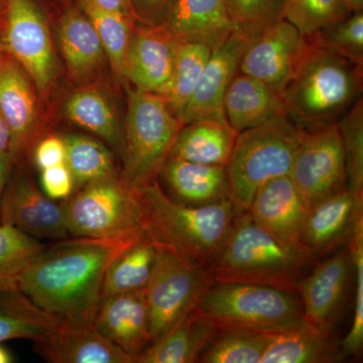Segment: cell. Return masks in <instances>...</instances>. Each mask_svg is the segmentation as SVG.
I'll return each mask as SVG.
<instances>
[{"instance_id":"cell-1","label":"cell","mask_w":363,"mask_h":363,"mask_svg":"<svg viewBox=\"0 0 363 363\" xmlns=\"http://www.w3.org/2000/svg\"><path fill=\"white\" fill-rule=\"evenodd\" d=\"M143 235L64 238L40 250L21 274L18 290L59 319L91 322L107 269Z\"/></svg>"},{"instance_id":"cell-2","label":"cell","mask_w":363,"mask_h":363,"mask_svg":"<svg viewBox=\"0 0 363 363\" xmlns=\"http://www.w3.org/2000/svg\"><path fill=\"white\" fill-rule=\"evenodd\" d=\"M133 189L145 236L191 266L207 269L235 218L230 199L190 206L172 200L157 181Z\"/></svg>"},{"instance_id":"cell-3","label":"cell","mask_w":363,"mask_h":363,"mask_svg":"<svg viewBox=\"0 0 363 363\" xmlns=\"http://www.w3.org/2000/svg\"><path fill=\"white\" fill-rule=\"evenodd\" d=\"M315 260L304 245L279 240L247 211L236 215L220 252L205 271L210 284H255L298 294Z\"/></svg>"},{"instance_id":"cell-4","label":"cell","mask_w":363,"mask_h":363,"mask_svg":"<svg viewBox=\"0 0 363 363\" xmlns=\"http://www.w3.org/2000/svg\"><path fill=\"white\" fill-rule=\"evenodd\" d=\"M363 67L307 42L281 92L286 116L298 128L337 123L362 97Z\"/></svg>"},{"instance_id":"cell-5","label":"cell","mask_w":363,"mask_h":363,"mask_svg":"<svg viewBox=\"0 0 363 363\" xmlns=\"http://www.w3.org/2000/svg\"><path fill=\"white\" fill-rule=\"evenodd\" d=\"M301 128L281 116L238 133L226 175L236 215L250 209L255 193L278 177L290 175Z\"/></svg>"},{"instance_id":"cell-6","label":"cell","mask_w":363,"mask_h":363,"mask_svg":"<svg viewBox=\"0 0 363 363\" xmlns=\"http://www.w3.org/2000/svg\"><path fill=\"white\" fill-rule=\"evenodd\" d=\"M182 125L162 95L128 91L121 140L123 169L121 178L126 185L138 188L157 181Z\"/></svg>"},{"instance_id":"cell-7","label":"cell","mask_w":363,"mask_h":363,"mask_svg":"<svg viewBox=\"0 0 363 363\" xmlns=\"http://www.w3.org/2000/svg\"><path fill=\"white\" fill-rule=\"evenodd\" d=\"M196 309L220 329L274 333L304 321L298 294L255 284H209Z\"/></svg>"},{"instance_id":"cell-8","label":"cell","mask_w":363,"mask_h":363,"mask_svg":"<svg viewBox=\"0 0 363 363\" xmlns=\"http://www.w3.org/2000/svg\"><path fill=\"white\" fill-rule=\"evenodd\" d=\"M69 235L114 238L142 235L135 191L116 175L87 184L61 202Z\"/></svg>"},{"instance_id":"cell-9","label":"cell","mask_w":363,"mask_h":363,"mask_svg":"<svg viewBox=\"0 0 363 363\" xmlns=\"http://www.w3.org/2000/svg\"><path fill=\"white\" fill-rule=\"evenodd\" d=\"M209 284L205 269L191 266L176 253L157 247L152 274L145 286L152 343L194 309Z\"/></svg>"},{"instance_id":"cell-10","label":"cell","mask_w":363,"mask_h":363,"mask_svg":"<svg viewBox=\"0 0 363 363\" xmlns=\"http://www.w3.org/2000/svg\"><path fill=\"white\" fill-rule=\"evenodd\" d=\"M290 177L309 208L347 189L345 154L337 123L301 128Z\"/></svg>"},{"instance_id":"cell-11","label":"cell","mask_w":363,"mask_h":363,"mask_svg":"<svg viewBox=\"0 0 363 363\" xmlns=\"http://www.w3.org/2000/svg\"><path fill=\"white\" fill-rule=\"evenodd\" d=\"M2 45L40 93L50 90L57 74L49 28L35 0H6Z\"/></svg>"},{"instance_id":"cell-12","label":"cell","mask_w":363,"mask_h":363,"mask_svg":"<svg viewBox=\"0 0 363 363\" xmlns=\"http://www.w3.org/2000/svg\"><path fill=\"white\" fill-rule=\"evenodd\" d=\"M307 47L300 30L286 18L250 40L240 72L262 81L281 94Z\"/></svg>"},{"instance_id":"cell-13","label":"cell","mask_w":363,"mask_h":363,"mask_svg":"<svg viewBox=\"0 0 363 363\" xmlns=\"http://www.w3.org/2000/svg\"><path fill=\"white\" fill-rule=\"evenodd\" d=\"M0 223L38 240L69 236L61 203L48 197L26 175L9 176L0 205Z\"/></svg>"},{"instance_id":"cell-14","label":"cell","mask_w":363,"mask_h":363,"mask_svg":"<svg viewBox=\"0 0 363 363\" xmlns=\"http://www.w3.org/2000/svg\"><path fill=\"white\" fill-rule=\"evenodd\" d=\"M352 269L347 247L318 264L298 283L305 321L326 337L342 310Z\"/></svg>"},{"instance_id":"cell-15","label":"cell","mask_w":363,"mask_h":363,"mask_svg":"<svg viewBox=\"0 0 363 363\" xmlns=\"http://www.w3.org/2000/svg\"><path fill=\"white\" fill-rule=\"evenodd\" d=\"M178 40L160 23L133 30L125 78L135 89L166 97L171 85Z\"/></svg>"},{"instance_id":"cell-16","label":"cell","mask_w":363,"mask_h":363,"mask_svg":"<svg viewBox=\"0 0 363 363\" xmlns=\"http://www.w3.org/2000/svg\"><path fill=\"white\" fill-rule=\"evenodd\" d=\"M92 323L102 336L135 360L152 343L145 288L100 298Z\"/></svg>"},{"instance_id":"cell-17","label":"cell","mask_w":363,"mask_h":363,"mask_svg":"<svg viewBox=\"0 0 363 363\" xmlns=\"http://www.w3.org/2000/svg\"><path fill=\"white\" fill-rule=\"evenodd\" d=\"M33 342L40 357L52 363H135L102 336L92 321L59 319L52 330Z\"/></svg>"},{"instance_id":"cell-18","label":"cell","mask_w":363,"mask_h":363,"mask_svg":"<svg viewBox=\"0 0 363 363\" xmlns=\"http://www.w3.org/2000/svg\"><path fill=\"white\" fill-rule=\"evenodd\" d=\"M250 40L233 30L215 45L194 93L179 116L182 124L203 117L224 116V95L240 72L241 57Z\"/></svg>"},{"instance_id":"cell-19","label":"cell","mask_w":363,"mask_h":363,"mask_svg":"<svg viewBox=\"0 0 363 363\" xmlns=\"http://www.w3.org/2000/svg\"><path fill=\"white\" fill-rule=\"evenodd\" d=\"M0 113L9 133V152L21 161L38 133V109L32 80L13 58L0 61Z\"/></svg>"},{"instance_id":"cell-20","label":"cell","mask_w":363,"mask_h":363,"mask_svg":"<svg viewBox=\"0 0 363 363\" xmlns=\"http://www.w3.org/2000/svg\"><path fill=\"white\" fill-rule=\"evenodd\" d=\"M310 208L290 175L272 179L255 193L248 212L253 221L286 242L302 245Z\"/></svg>"},{"instance_id":"cell-21","label":"cell","mask_w":363,"mask_h":363,"mask_svg":"<svg viewBox=\"0 0 363 363\" xmlns=\"http://www.w3.org/2000/svg\"><path fill=\"white\" fill-rule=\"evenodd\" d=\"M363 217V201L350 190L340 191L310 208L302 245L316 259L350 240L358 219Z\"/></svg>"},{"instance_id":"cell-22","label":"cell","mask_w":363,"mask_h":363,"mask_svg":"<svg viewBox=\"0 0 363 363\" xmlns=\"http://www.w3.org/2000/svg\"><path fill=\"white\" fill-rule=\"evenodd\" d=\"M167 195L190 206H206L229 199L225 167L198 164L169 156L160 172Z\"/></svg>"},{"instance_id":"cell-23","label":"cell","mask_w":363,"mask_h":363,"mask_svg":"<svg viewBox=\"0 0 363 363\" xmlns=\"http://www.w3.org/2000/svg\"><path fill=\"white\" fill-rule=\"evenodd\" d=\"M219 330L216 322L195 307L136 357L135 363L199 362L203 351Z\"/></svg>"},{"instance_id":"cell-24","label":"cell","mask_w":363,"mask_h":363,"mask_svg":"<svg viewBox=\"0 0 363 363\" xmlns=\"http://www.w3.org/2000/svg\"><path fill=\"white\" fill-rule=\"evenodd\" d=\"M238 133L225 116L195 119L182 125L169 156L226 167Z\"/></svg>"},{"instance_id":"cell-25","label":"cell","mask_w":363,"mask_h":363,"mask_svg":"<svg viewBox=\"0 0 363 363\" xmlns=\"http://www.w3.org/2000/svg\"><path fill=\"white\" fill-rule=\"evenodd\" d=\"M223 112L228 123L238 133L259 125L274 117L286 116L279 93L241 72L236 74L227 88Z\"/></svg>"},{"instance_id":"cell-26","label":"cell","mask_w":363,"mask_h":363,"mask_svg":"<svg viewBox=\"0 0 363 363\" xmlns=\"http://www.w3.org/2000/svg\"><path fill=\"white\" fill-rule=\"evenodd\" d=\"M160 25L177 40H206L214 44L233 32L226 0H173Z\"/></svg>"},{"instance_id":"cell-27","label":"cell","mask_w":363,"mask_h":363,"mask_svg":"<svg viewBox=\"0 0 363 363\" xmlns=\"http://www.w3.org/2000/svg\"><path fill=\"white\" fill-rule=\"evenodd\" d=\"M62 52L74 78L90 77L101 66L104 45L96 30L86 14L76 9L67 11L59 26Z\"/></svg>"},{"instance_id":"cell-28","label":"cell","mask_w":363,"mask_h":363,"mask_svg":"<svg viewBox=\"0 0 363 363\" xmlns=\"http://www.w3.org/2000/svg\"><path fill=\"white\" fill-rule=\"evenodd\" d=\"M322 335L307 322L302 321L285 330L274 332L260 363H321L339 357Z\"/></svg>"},{"instance_id":"cell-29","label":"cell","mask_w":363,"mask_h":363,"mask_svg":"<svg viewBox=\"0 0 363 363\" xmlns=\"http://www.w3.org/2000/svg\"><path fill=\"white\" fill-rule=\"evenodd\" d=\"M58 321L59 318L40 309L18 289L0 290V343L13 339L37 340Z\"/></svg>"},{"instance_id":"cell-30","label":"cell","mask_w":363,"mask_h":363,"mask_svg":"<svg viewBox=\"0 0 363 363\" xmlns=\"http://www.w3.org/2000/svg\"><path fill=\"white\" fill-rule=\"evenodd\" d=\"M157 247L147 236L121 252L105 274L101 298L114 294L145 289L149 283Z\"/></svg>"},{"instance_id":"cell-31","label":"cell","mask_w":363,"mask_h":363,"mask_svg":"<svg viewBox=\"0 0 363 363\" xmlns=\"http://www.w3.org/2000/svg\"><path fill=\"white\" fill-rule=\"evenodd\" d=\"M216 45L206 40H178L171 85L164 97L178 118L194 93Z\"/></svg>"},{"instance_id":"cell-32","label":"cell","mask_w":363,"mask_h":363,"mask_svg":"<svg viewBox=\"0 0 363 363\" xmlns=\"http://www.w3.org/2000/svg\"><path fill=\"white\" fill-rule=\"evenodd\" d=\"M65 109L67 116L74 123L121 150L123 135L116 114L108 100L99 91H77L69 98Z\"/></svg>"},{"instance_id":"cell-33","label":"cell","mask_w":363,"mask_h":363,"mask_svg":"<svg viewBox=\"0 0 363 363\" xmlns=\"http://www.w3.org/2000/svg\"><path fill=\"white\" fill-rule=\"evenodd\" d=\"M272 333L248 329H220L203 351L199 362L260 363Z\"/></svg>"},{"instance_id":"cell-34","label":"cell","mask_w":363,"mask_h":363,"mask_svg":"<svg viewBox=\"0 0 363 363\" xmlns=\"http://www.w3.org/2000/svg\"><path fill=\"white\" fill-rule=\"evenodd\" d=\"M63 140L66 164L77 187L116 175L113 157L104 143L82 135H68Z\"/></svg>"},{"instance_id":"cell-35","label":"cell","mask_w":363,"mask_h":363,"mask_svg":"<svg viewBox=\"0 0 363 363\" xmlns=\"http://www.w3.org/2000/svg\"><path fill=\"white\" fill-rule=\"evenodd\" d=\"M79 2L96 30L112 70L117 78H125L126 58L133 35L130 18L105 11L91 0H79Z\"/></svg>"},{"instance_id":"cell-36","label":"cell","mask_w":363,"mask_h":363,"mask_svg":"<svg viewBox=\"0 0 363 363\" xmlns=\"http://www.w3.org/2000/svg\"><path fill=\"white\" fill-rule=\"evenodd\" d=\"M44 247L40 240L0 223V290L18 289L21 274Z\"/></svg>"},{"instance_id":"cell-37","label":"cell","mask_w":363,"mask_h":363,"mask_svg":"<svg viewBox=\"0 0 363 363\" xmlns=\"http://www.w3.org/2000/svg\"><path fill=\"white\" fill-rule=\"evenodd\" d=\"M286 0H226L227 14L234 32L255 39L284 20Z\"/></svg>"},{"instance_id":"cell-38","label":"cell","mask_w":363,"mask_h":363,"mask_svg":"<svg viewBox=\"0 0 363 363\" xmlns=\"http://www.w3.org/2000/svg\"><path fill=\"white\" fill-rule=\"evenodd\" d=\"M306 40L363 67V11L350 13Z\"/></svg>"},{"instance_id":"cell-39","label":"cell","mask_w":363,"mask_h":363,"mask_svg":"<svg viewBox=\"0 0 363 363\" xmlns=\"http://www.w3.org/2000/svg\"><path fill=\"white\" fill-rule=\"evenodd\" d=\"M345 154L347 188L363 201V100L355 102L337 121Z\"/></svg>"},{"instance_id":"cell-40","label":"cell","mask_w":363,"mask_h":363,"mask_svg":"<svg viewBox=\"0 0 363 363\" xmlns=\"http://www.w3.org/2000/svg\"><path fill=\"white\" fill-rule=\"evenodd\" d=\"M350 14L344 0H286L284 18L308 39Z\"/></svg>"},{"instance_id":"cell-41","label":"cell","mask_w":363,"mask_h":363,"mask_svg":"<svg viewBox=\"0 0 363 363\" xmlns=\"http://www.w3.org/2000/svg\"><path fill=\"white\" fill-rule=\"evenodd\" d=\"M355 279L354 313L347 335L341 341V354L357 355L363 345V217L348 240Z\"/></svg>"},{"instance_id":"cell-42","label":"cell","mask_w":363,"mask_h":363,"mask_svg":"<svg viewBox=\"0 0 363 363\" xmlns=\"http://www.w3.org/2000/svg\"><path fill=\"white\" fill-rule=\"evenodd\" d=\"M43 192L54 201H65L74 192L76 184L65 164L40 169Z\"/></svg>"},{"instance_id":"cell-43","label":"cell","mask_w":363,"mask_h":363,"mask_svg":"<svg viewBox=\"0 0 363 363\" xmlns=\"http://www.w3.org/2000/svg\"><path fill=\"white\" fill-rule=\"evenodd\" d=\"M35 166L40 169L51 168L66 162V147L63 138L45 136L35 145L33 152Z\"/></svg>"},{"instance_id":"cell-44","label":"cell","mask_w":363,"mask_h":363,"mask_svg":"<svg viewBox=\"0 0 363 363\" xmlns=\"http://www.w3.org/2000/svg\"><path fill=\"white\" fill-rule=\"evenodd\" d=\"M135 13L150 25L160 23L173 0H133Z\"/></svg>"},{"instance_id":"cell-45","label":"cell","mask_w":363,"mask_h":363,"mask_svg":"<svg viewBox=\"0 0 363 363\" xmlns=\"http://www.w3.org/2000/svg\"><path fill=\"white\" fill-rule=\"evenodd\" d=\"M91 2L108 13L123 14L133 18V11L130 0H91Z\"/></svg>"},{"instance_id":"cell-46","label":"cell","mask_w":363,"mask_h":363,"mask_svg":"<svg viewBox=\"0 0 363 363\" xmlns=\"http://www.w3.org/2000/svg\"><path fill=\"white\" fill-rule=\"evenodd\" d=\"M14 166V161L9 150L0 152V205H1L2 194L11 171Z\"/></svg>"},{"instance_id":"cell-47","label":"cell","mask_w":363,"mask_h":363,"mask_svg":"<svg viewBox=\"0 0 363 363\" xmlns=\"http://www.w3.org/2000/svg\"><path fill=\"white\" fill-rule=\"evenodd\" d=\"M9 133L4 117L0 113V152L9 150Z\"/></svg>"},{"instance_id":"cell-48","label":"cell","mask_w":363,"mask_h":363,"mask_svg":"<svg viewBox=\"0 0 363 363\" xmlns=\"http://www.w3.org/2000/svg\"><path fill=\"white\" fill-rule=\"evenodd\" d=\"M348 13H358L363 11V0H344Z\"/></svg>"},{"instance_id":"cell-49","label":"cell","mask_w":363,"mask_h":363,"mask_svg":"<svg viewBox=\"0 0 363 363\" xmlns=\"http://www.w3.org/2000/svg\"><path fill=\"white\" fill-rule=\"evenodd\" d=\"M13 362L14 357L11 351L0 343V363H11Z\"/></svg>"},{"instance_id":"cell-50","label":"cell","mask_w":363,"mask_h":363,"mask_svg":"<svg viewBox=\"0 0 363 363\" xmlns=\"http://www.w3.org/2000/svg\"><path fill=\"white\" fill-rule=\"evenodd\" d=\"M1 58H2V57H1V52H0V61H1Z\"/></svg>"},{"instance_id":"cell-51","label":"cell","mask_w":363,"mask_h":363,"mask_svg":"<svg viewBox=\"0 0 363 363\" xmlns=\"http://www.w3.org/2000/svg\"><path fill=\"white\" fill-rule=\"evenodd\" d=\"M0 1H4V0H0Z\"/></svg>"}]
</instances>
